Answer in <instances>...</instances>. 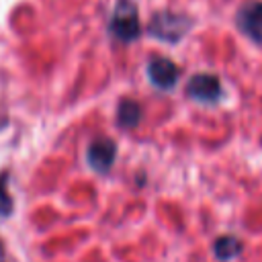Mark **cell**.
Here are the masks:
<instances>
[{
	"mask_svg": "<svg viewBox=\"0 0 262 262\" xmlns=\"http://www.w3.org/2000/svg\"><path fill=\"white\" fill-rule=\"evenodd\" d=\"M111 33L121 41H133L139 35V18L131 0H119L111 18Z\"/></svg>",
	"mask_w": 262,
	"mask_h": 262,
	"instance_id": "obj_1",
	"label": "cell"
},
{
	"mask_svg": "<svg viewBox=\"0 0 262 262\" xmlns=\"http://www.w3.org/2000/svg\"><path fill=\"white\" fill-rule=\"evenodd\" d=\"M186 31H188V20L184 16L168 14V12L154 16L149 25V33L164 41H178Z\"/></svg>",
	"mask_w": 262,
	"mask_h": 262,
	"instance_id": "obj_2",
	"label": "cell"
},
{
	"mask_svg": "<svg viewBox=\"0 0 262 262\" xmlns=\"http://www.w3.org/2000/svg\"><path fill=\"white\" fill-rule=\"evenodd\" d=\"M186 94L199 102H215L221 96V84L211 74H196L186 86Z\"/></svg>",
	"mask_w": 262,
	"mask_h": 262,
	"instance_id": "obj_3",
	"label": "cell"
},
{
	"mask_svg": "<svg viewBox=\"0 0 262 262\" xmlns=\"http://www.w3.org/2000/svg\"><path fill=\"white\" fill-rule=\"evenodd\" d=\"M147 76H149L154 86L168 90L178 82L180 72H178V66L174 61H170L168 57H156L147 66Z\"/></svg>",
	"mask_w": 262,
	"mask_h": 262,
	"instance_id": "obj_4",
	"label": "cell"
},
{
	"mask_svg": "<svg viewBox=\"0 0 262 262\" xmlns=\"http://www.w3.org/2000/svg\"><path fill=\"white\" fill-rule=\"evenodd\" d=\"M117 156V143L108 137H98L88 147V164L96 172H106Z\"/></svg>",
	"mask_w": 262,
	"mask_h": 262,
	"instance_id": "obj_5",
	"label": "cell"
},
{
	"mask_svg": "<svg viewBox=\"0 0 262 262\" xmlns=\"http://www.w3.org/2000/svg\"><path fill=\"white\" fill-rule=\"evenodd\" d=\"M237 27L256 43H262V2H248L237 12Z\"/></svg>",
	"mask_w": 262,
	"mask_h": 262,
	"instance_id": "obj_6",
	"label": "cell"
},
{
	"mask_svg": "<svg viewBox=\"0 0 262 262\" xmlns=\"http://www.w3.org/2000/svg\"><path fill=\"white\" fill-rule=\"evenodd\" d=\"M139 117H141V108L137 102L133 100H123L119 104V111H117V119H119V125L121 127H135L139 123Z\"/></svg>",
	"mask_w": 262,
	"mask_h": 262,
	"instance_id": "obj_7",
	"label": "cell"
},
{
	"mask_svg": "<svg viewBox=\"0 0 262 262\" xmlns=\"http://www.w3.org/2000/svg\"><path fill=\"white\" fill-rule=\"evenodd\" d=\"M215 254H217V258H221V260H229V258H233V256L239 254V242H237L235 237H231V235L219 237V239L215 242Z\"/></svg>",
	"mask_w": 262,
	"mask_h": 262,
	"instance_id": "obj_8",
	"label": "cell"
},
{
	"mask_svg": "<svg viewBox=\"0 0 262 262\" xmlns=\"http://www.w3.org/2000/svg\"><path fill=\"white\" fill-rule=\"evenodd\" d=\"M12 209V203H10V196L8 192L4 190V176L0 178V215H8Z\"/></svg>",
	"mask_w": 262,
	"mask_h": 262,
	"instance_id": "obj_9",
	"label": "cell"
}]
</instances>
